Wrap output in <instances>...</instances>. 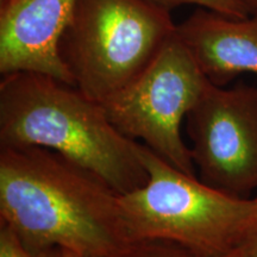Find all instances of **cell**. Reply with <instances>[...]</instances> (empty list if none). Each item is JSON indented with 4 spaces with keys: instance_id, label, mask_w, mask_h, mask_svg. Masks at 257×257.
<instances>
[{
    "instance_id": "11",
    "label": "cell",
    "mask_w": 257,
    "mask_h": 257,
    "mask_svg": "<svg viewBox=\"0 0 257 257\" xmlns=\"http://www.w3.org/2000/svg\"><path fill=\"white\" fill-rule=\"evenodd\" d=\"M0 257H62V249H28L14 231L0 224Z\"/></svg>"
},
{
    "instance_id": "2",
    "label": "cell",
    "mask_w": 257,
    "mask_h": 257,
    "mask_svg": "<svg viewBox=\"0 0 257 257\" xmlns=\"http://www.w3.org/2000/svg\"><path fill=\"white\" fill-rule=\"evenodd\" d=\"M138 144L112 124L101 102L75 86L37 73L3 75L0 147L53 150L125 194L148 180Z\"/></svg>"
},
{
    "instance_id": "8",
    "label": "cell",
    "mask_w": 257,
    "mask_h": 257,
    "mask_svg": "<svg viewBox=\"0 0 257 257\" xmlns=\"http://www.w3.org/2000/svg\"><path fill=\"white\" fill-rule=\"evenodd\" d=\"M176 31L213 85L226 86L240 74H257V14L234 18L198 9Z\"/></svg>"
},
{
    "instance_id": "12",
    "label": "cell",
    "mask_w": 257,
    "mask_h": 257,
    "mask_svg": "<svg viewBox=\"0 0 257 257\" xmlns=\"http://www.w3.org/2000/svg\"><path fill=\"white\" fill-rule=\"evenodd\" d=\"M255 199L256 211L251 223H250L249 229L246 231L245 236H244L238 248L226 257H257V195Z\"/></svg>"
},
{
    "instance_id": "14",
    "label": "cell",
    "mask_w": 257,
    "mask_h": 257,
    "mask_svg": "<svg viewBox=\"0 0 257 257\" xmlns=\"http://www.w3.org/2000/svg\"><path fill=\"white\" fill-rule=\"evenodd\" d=\"M246 4L251 9L252 14H257V0H245Z\"/></svg>"
},
{
    "instance_id": "7",
    "label": "cell",
    "mask_w": 257,
    "mask_h": 257,
    "mask_svg": "<svg viewBox=\"0 0 257 257\" xmlns=\"http://www.w3.org/2000/svg\"><path fill=\"white\" fill-rule=\"evenodd\" d=\"M78 0H8L0 4V73H37L75 86L61 41Z\"/></svg>"
},
{
    "instance_id": "13",
    "label": "cell",
    "mask_w": 257,
    "mask_h": 257,
    "mask_svg": "<svg viewBox=\"0 0 257 257\" xmlns=\"http://www.w3.org/2000/svg\"><path fill=\"white\" fill-rule=\"evenodd\" d=\"M62 257H83V256H81V255H79V253L72 251V250L62 249Z\"/></svg>"
},
{
    "instance_id": "15",
    "label": "cell",
    "mask_w": 257,
    "mask_h": 257,
    "mask_svg": "<svg viewBox=\"0 0 257 257\" xmlns=\"http://www.w3.org/2000/svg\"><path fill=\"white\" fill-rule=\"evenodd\" d=\"M5 2H8V0H0V4H3V3H5Z\"/></svg>"
},
{
    "instance_id": "1",
    "label": "cell",
    "mask_w": 257,
    "mask_h": 257,
    "mask_svg": "<svg viewBox=\"0 0 257 257\" xmlns=\"http://www.w3.org/2000/svg\"><path fill=\"white\" fill-rule=\"evenodd\" d=\"M119 195L100 176L41 147H0V224L30 250L112 257L131 244Z\"/></svg>"
},
{
    "instance_id": "5",
    "label": "cell",
    "mask_w": 257,
    "mask_h": 257,
    "mask_svg": "<svg viewBox=\"0 0 257 257\" xmlns=\"http://www.w3.org/2000/svg\"><path fill=\"white\" fill-rule=\"evenodd\" d=\"M208 82L176 31L140 76L102 105L121 134L141 140L169 165L195 175L181 124Z\"/></svg>"
},
{
    "instance_id": "4",
    "label": "cell",
    "mask_w": 257,
    "mask_h": 257,
    "mask_svg": "<svg viewBox=\"0 0 257 257\" xmlns=\"http://www.w3.org/2000/svg\"><path fill=\"white\" fill-rule=\"evenodd\" d=\"M176 29L168 10L149 0H78L61 55L75 87L102 104L140 76Z\"/></svg>"
},
{
    "instance_id": "6",
    "label": "cell",
    "mask_w": 257,
    "mask_h": 257,
    "mask_svg": "<svg viewBox=\"0 0 257 257\" xmlns=\"http://www.w3.org/2000/svg\"><path fill=\"white\" fill-rule=\"evenodd\" d=\"M186 130L202 182L237 198L257 191V86L208 82Z\"/></svg>"
},
{
    "instance_id": "9",
    "label": "cell",
    "mask_w": 257,
    "mask_h": 257,
    "mask_svg": "<svg viewBox=\"0 0 257 257\" xmlns=\"http://www.w3.org/2000/svg\"><path fill=\"white\" fill-rule=\"evenodd\" d=\"M149 2L168 11L181 5H195L199 9L210 10L217 14L234 18L248 17L252 14L245 0H149Z\"/></svg>"
},
{
    "instance_id": "3",
    "label": "cell",
    "mask_w": 257,
    "mask_h": 257,
    "mask_svg": "<svg viewBox=\"0 0 257 257\" xmlns=\"http://www.w3.org/2000/svg\"><path fill=\"white\" fill-rule=\"evenodd\" d=\"M138 153L147 182L119 195L131 242H168L201 257H226L238 248L255 214V198L218 191L143 143Z\"/></svg>"
},
{
    "instance_id": "10",
    "label": "cell",
    "mask_w": 257,
    "mask_h": 257,
    "mask_svg": "<svg viewBox=\"0 0 257 257\" xmlns=\"http://www.w3.org/2000/svg\"><path fill=\"white\" fill-rule=\"evenodd\" d=\"M112 257H201L187 251L176 244L161 240H141L128 244Z\"/></svg>"
}]
</instances>
